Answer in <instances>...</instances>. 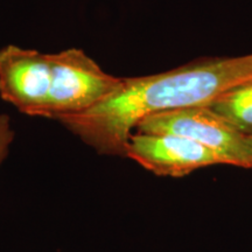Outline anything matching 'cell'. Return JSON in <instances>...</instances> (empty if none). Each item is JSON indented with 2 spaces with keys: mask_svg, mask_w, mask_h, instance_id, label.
<instances>
[{
  "mask_svg": "<svg viewBox=\"0 0 252 252\" xmlns=\"http://www.w3.org/2000/svg\"><path fill=\"white\" fill-rule=\"evenodd\" d=\"M252 77V54L209 58L159 74L123 77L110 96L54 121L100 156L126 158L138 124L172 110L208 106L220 94Z\"/></svg>",
  "mask_w": 252,
  "mask_h": 252,
  "instance_id": "obj_1",
  "label": "cell"
},
{
  "mask_svg": "<svg viewBox=\"0 0 252 252\" xmlns=\"http://www.w3.org/2000/svg\"><path fill=\"white\" fill-rule=\"evenodd\" d=\"M122 80L80 48L53 54L15 45L0 49V97L31 117L54 121L84 111L117 90Z\"/></svg>",
  "mask_w": 252,
  "mask_h": 252,
  "instance_id": "obj_2",
  "label": "cell"
},
{
  "mask_svg": "<svg viewBox=\"0 0 252 252\" xmlns=\"http://www.w3.org/2000/svg\"><path fill=\"white\" fill-rule=\"evenodd\" d=\"M134 132L187 138L212 150L224 160L225 165L252 169L245 135L236 131L209 106H191L156 113L143 119Z\"/></svg>",
  "mask_w": 252,
  "mask_h": 252,
  "instance_id": "obj_3",
  "label": "cell"
},
{
  "mask_svg": "<svg viewBox=\"0 0 252 252\" xmlns=\"http://www.w3.org/2000/svg\"><path fill=\"white\" fill-rule=\"evenodd\" d=\"M126 158L158 176L182 178L204 167L225 165L222 158L187 138L165 133L134 132Z\"/></svg>",
  "mask_w": 252,
  "mask_h": 252,
  "instance_id": "obj_4",
  "label": "cell"
},
{
  "mask_svg": "<svg viewBox=\"0 0 252 252\" xmlns=\"http://www.w3.org/2000/svg\"><path fill=\"white\" fill-rule=\"evenodd\" d=\"M208 106L241 134L252 135V77L220 94Z\"/></svg>",
  "mask_w": 252,
  "mask_h": 252,
  "instance_id": "obj_5",
  "label": "cell"
},
{
  "mask_svg": "<svg viewBox=\"0 0 252 252\" xmlns=\"http://www.w3.org/2000/svg\"><path fill=\"white\" fill-rule=\"evenodd\" d=\"M14 137L15 132L11 117L6 113H0V168L7 159Z\"/></svg>",
  "mask_w": 252,
  "mask_h": 252,
  "instance_id": "obj_6",
  "label": "cell"
},
{
  "mask_svg": "<svg viewBox=\"0 0 252 252\" xmlns=\"http://www.w3.org/2000/svg\"><path fill=\"white\" fill-rule=\"evenodd\" d=\"M245 141H247L249 153H250V157L252 159V135H248V137H245Z\"/></svg>",
  "mask_w": 252,
  "mask_h": 252,
  "instance_id": "obj_7",
  "label": "cell"
}]
</instances>
